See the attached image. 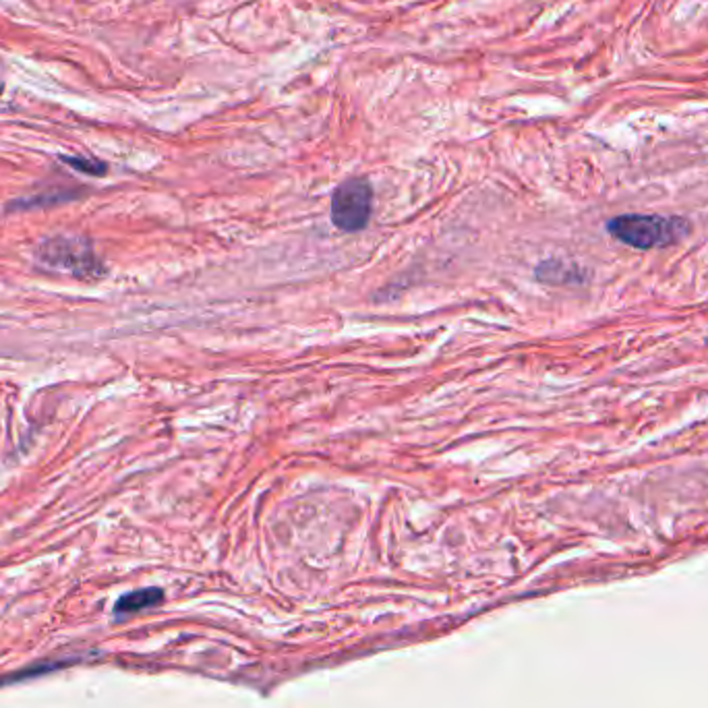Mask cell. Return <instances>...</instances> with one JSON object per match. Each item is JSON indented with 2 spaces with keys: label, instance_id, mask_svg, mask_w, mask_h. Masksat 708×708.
<instances>
[{
  "label": "cell",
  "instance_id": "5b68a950",
  "mask_svg": "<svg viewBox=\"0 0 708 708\" xmlns=\"http://www.w3.org/2000/svg\"><path fill=\"white\" fill-rule=\"evenodd\" d=\"M61 162L83 174H89V177H104L108 171V166L104 162L96 158H86V155H61Z\"/></svg>",
  "mask_w": 708,
  "mask_h": 708
},
{
  "label": "cell",
  "instance_id": "6da1fadb",
  "mask_svg": "<svg viewBox=\"0 0 708 708\" xmlns=\"http://www.w3.org/2000/svg\"><path fill=\"white\" fill-rule=\"evenodd\" d=\"M607 232L620 243L634 249H659L678 243L690 232L684 218L657 216V213H626L609 220Z\"/></svg>",
  "mask_w": 708,
  "mask_h": 708
},
{
  "label": "cell",
  "instance_id": "3957f363",
  "mask_svg": "<svg viewBox=\"0 0 708 708\" xmlns=\"http://www.w3.org/2000/svg\"><path fill=\"white\" fill-rule=\"evenodd\" d=\"M373 189L365 179H348L331 195V222L342 232H359L373 210Z\"/></svg>",
  "mask_w": 708,
  "mask_h": 708
},
{
  "label": "cell",
  "instance_id": "8992f818",
  "mask_svg": "<svg viewBox=\"0 0 708 708\" xmlns=\"http://www.w3.org/2000/svg\"><path fill=\"white\" fill-rule=\"evenodd\" d=\"M3 92H4V86H3V83H0V96H3Z\"/></svg>",
  "mask_w": 708,
  "mask_h": 708
},
{
  "label": "cell",
  "instance_id": "7a4b0ae2",
  "mask_svg": "<svg viewBox=\"0 0 708 708\" xmlns=\"http://www.w3.org/2000/svg\"><path fill=\"white\" fill-rule=\"evenodd\" d=\"M37 262L52 270H64L79 280H96L104 274V265L96 257L92 245L79 237L46 238L36 251Z\"/></svg>",
  "mask_w": 708,
  "mask_h": 708
},
{
  "label": "cell",
  "instance_id": "277c9868",
  "mask_svg": "<svg viewBox=\"0 0 708 708\" xmlns=\"http://www.w3.org/2000/svg\"><path fill=\"white\" fill-rule=\"evenodd\" d=\"M162 596H164V593H162L160 588L133 590V593L121 596L119 603H116L114 612L116 613H137V612H143V609L158 605V603L162 601Z\"/></svg>",
  "mask_w": 708,
  "mask_h": 708
}]
</instances>
